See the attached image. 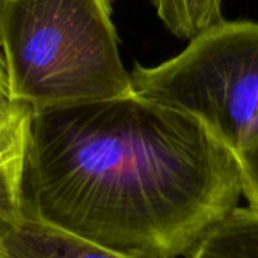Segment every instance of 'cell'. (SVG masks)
<instances>
[{"mask_svg":"<svg viewBox=\"0 0 258 258\" xmlns=\"http://www.w3.org/2000/svg\"><path fill=\"white\" fill-rule=\"evenodd\" d=\"M233 151L200 119L128 97L33 112L17 207L133 258H184L240 207Z\"/></svg>","mask_w":258,"mask_h":258,"instance_id":"cell-1","label":"cell"},{"mask_svg":"<svg viewBox=\"0 0 258 258\" xmlns=\"http://www.w3.org/2000/svg\"><path fill=\"white\" fill-rule=\"evenodd\" d=\"M113 0H0V50L14 95L33 112L135 94Z\"/></svg>","mask_w":258,"mask_h":258,"instance_id":"cell-2","label":"cell"},{"mask_svg":"<svg viewBox=\"0 0 258 258\" xmlns=\"http://www.w3.org/2000/svg\"><path fill=\"white\" fill-rule=\"evenodd\" d=\"M130 77L135 94L195 116L237 160L258 148V23L224 20Z\"/></svg>","mask_w":258,"mask_h":258,"instance_id":"cell-3","label":"cell"},{"mask_svg":"<svg viewBox=\"0 0 258 258\" xmlns=\"http://www.w3.org/2000/svg\"><path fill=\"white\" fill-rule=\"evenodd\" d=\"M0 258H133L0 204Z\"/></svg>","mask_w":258,"mask_h":258,"instance_id":"cell-4","label":"cell"},{"mask_svg":"<svg viewBox=\"0 0 258 258\" xmlns=\"http://www.w3.org/2000/svg\"><path fill=\"white\" fill-rule=\"evenodd\" d=\"M33 109L14 95L0 50V204L17 206V189Z\"/></svg>","mask_w":258,"mask_h":258,"instance_id":"cell-5","label":"cell"},{"mask_svg":"<svg viewBox=\"0 0 258 258\" xmlns=\"http://www.w3.org/2000/svg\"><path fill=\"white\" fill-rule=\"evenodd\" d=\"M184 258H258V215L237 207Z\"/></svg>","mask_w":258,"mask_h":258,"instance_id":"cell-6","label":"cell"},{"mask_svg":"<svg viewBox=\"0 0 258 258\" xmlns=\"http://www.w3.org/2000/svg\"><path fill=\"white\" fill-rule=\"evenodd\" d=\"M163 24L181 39H194L224 21L222 0H151Z\"/></svg>","mask_w":258,"mask_h":258,"instance_id":"cell-7","label":"cell"},{"mask_svg":"<svg viewBox=\"0 0 258 258\" xmlns=\"http://www.w3.org/2000/svg\"><path fill=\"white\" fill-rule=\"evenodd\" d=\"M242 172V192L246 207L258 215V148L239 160Z\"/></svg>","mask_w":258,"mask_h":258,"instance_id":"cell-8","label":"cell"}]
</instances>
